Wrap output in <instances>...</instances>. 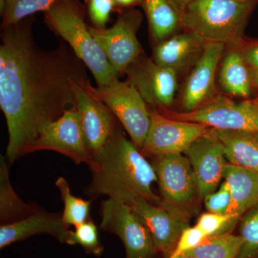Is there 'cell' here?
I'll return each instance as SVG.
<instances>
[{
    "instance_id": "6da1fadb",
    "label": "cell",
    "mask_w": 258,
    "mask_h": 258,
    "mask_svg": "<svg viewBox=\"0 0 258 258\" xmlns=\"http://www.w3.org/2000/svg\"><path fill=\"white\" fill-rule=\"evenodd\" d=\"M33 16L1 28L0 107L6 118V158L25 154L40 131L76 106L74 81H86V66L61 41L52 50L35 43Z\"/></svg>"
},
{
    "instance_id": "30bf717a",
    "label": "cell",
    "mask_w": 258,
    "mask_h": 258,
    "mask_svg": "<svg viewBox=\"0 0 258 258\" xmlns=\"http://www.w3.org/2000/svg\"><path fill=\"white\" fill-rule=\"evenodd\" d=\"M142 23L140 12L132 9L120 15L111 28L97 29L88 25L93 38L120 76L144 53L137 36Z\"/></svg>"
},
{
    "instance_id": "3957f363",
    "label": "cell",
    "mask_w": 258,
    "mask_h": 258,
    "mask_svg": "<svg viewBox=\"0 0 258 258\" xmlns=\"http://www.w3.org/2000/svg\"><path fill=\"white\" fill-rule=\"evenodd\" d=\"M84 6L80 0H60L44 13L45 24L60 37L90 70L98 87L119 79L85 23Z\"/></svg>"
},
{
    "instance_id": "7c38bea8",
    "label": "cell",
    "mask_w": 258,
    "mask_h": 258,
    "mask_svg": "<svg viewBox=\"0 0 258 258\" xmlns=\"http://www.w3.org/2000/svg\"><path fill=\"white\" fill-rule=\"evenodd\" d=\"M126 81L138 91L149 108L168 109L178 88V76L142 54L127 68Z\"/></svg>"
},
{
    "instance_id": "8d00e7d4",
    "label": "cell",
    "mask_w": 258,
    "mask_h": 258,
    "mask_svg": "<svg viewBox=\"0 0 258 258\" xmlns=\"http://www.w3.org/2000/svg\"><path fill=\"white\" fill-rule=\"evenodd\" d=\"M178 258H197L196 257H194V256L189 255V254H182V255L180 256V257Z\"/></svg>"
},
{
    "instance_id": "d6a6232c",
    "label": "cell",
    "mask_w": 258,
    "mask_h": 258,
    "mask_svg": "<svg viewBox=\"0 0 258 258\" xmlns=\"http://www.w3.org/2000/svg\"><path fill=\"white\" fill-rule=\"evenodd\" d=\"M246 64L250 69H258V44L240 50Z\"/></svg>"
},
{
    "instance_id": "484cf974",
    "label": "cell",
    "mask_w": 258,
    "mask_h": 258,
    "mask_svg": "<svg viewBox=\"0 0 258 258\" xmlns=\"http://www.w3.org/2000/svg\"><path fill=\"white\" fill-rule=\"evenodd\" d=\"M55 186L60 191L61 200L63 203L62 218L66 225L76 227L91 218V200L74 196L71 193L67 180L62 176L55 181Z\"/></svg>"
},
{
    "instance_id": "cb8c5ba5",
    "label": "cell",
    "mask_w": 258,
    "mask_h": 258,
    "mask_svg": "<svg viewBox=\"0 0 258 258\" xmlns=\"http://www.w3.org/2000/svg\"><path fill=\"white\" fill-rule=\"evenodd\" d=\"M242 243V237L232 232L210 236L183 254L197 258H237Z\"/></svg>"
},
{
    "instance_id": "277c9868",
    "label": "cell",
    "mask_w": 258,
    "mask_h": 258,
    "mask_svg": "<svg viewBox=\"0 0 258 258\" xmlns=\"http://www.w3.org/2000/svg\"><path fill=\"white\" fill-rule=\"evenodd\" d=\"M257 0H194L181 13V25L208 42L239 46Z\"/></svg>"
},
{
    "instance_id": "8992f818",
    "label": "cell",
    "mask_w": 258,
    "mask_h": 258,
    "mask_svg": "<svg viewBox=\"0 0 258 258\" xmlns=\"http://www.w3.org/2000/svg\"><path fill=\"white\" fill-rule=\"evenodd\" d=\"M157 176L161 203L190 218L202 200L189 159L183 154L152 158Z\"/></svg>"
},
{
    "instance_id": "d6986e66",
    "label": "cell",
    "mask_w": 258,
    "mask_h": 258,
    "mask_svg": "<svg viewBox=\"0 0 258 258\" xmlns=\"http://www.w3.org/2000/svg\"><path fill=\"white\" fill-rule=\"evenodd\" d=\"M223 178L231 193V205L227 214L240 220L257 201L258 173L227 162Z\"/></svg>"
},
{
    "instance_id": "d4e9b609",
    "label": "cell",
    "mask_w": 258,
    "mask_h": 258,
    "mask_svg": "<svg viewBox=\"0 0 258 258\" xmlns=\"http://www.w3.org/2000/svg\"><path fill=\"white\" fill-rule=\"evenodd\" d=\"M60 0H0L1 28L14 25L39 12L45 13Z\"/></svg>"
},
{
    "instance_id": "4dcf8cb0",
    "label": "cell",
    "mask_w": 258,
    "mask_h": 258,
    "mask_svg": "<svg viewBox=\"0 0 258 258\" xmlns=\"http://www.w3.org/2000/svg\"><path fill=\"white\" fill-rule=\"evenodd\" d=\"M203 200L205 208L209 212L220 215L227 214L231 205V193L229 184L224 181L218 189L205 197Z\"/></svg>"
},
{
    "instance_id": "603a6c76",
    "label": "cell",
    "mask_w": 258,
    "mask_h": 258,
    "mask_svg": "<svg viewBox=\"0 0 258 258\" xmlns=\"http://www.w3.org/2000/svg\"><path fill=\"white\" fill-rule=\"evenodd\" d=\"M39 207L26 203L15 192L10 183L9 162L0 157V222L2 225L23 220L31 215Z\"/></svg>"
},
{
    "instance_id": "74e56055",
    "label": "cell",
    "mask_w": 258,
    "mask_h": 258,
    "mask_svg": "<svg viewBox=\"0 0 258 258\" xmlns=\"http://www.w3.org/2000/svg\"><path fill=\"white\" fill-rule=\"evenodd\" d=\"M237 1H239V2H249V1H252V0H237Z\"/></svg>"
},
{
    "instance_id": "44dd1931",
    "label": "cell",
    "mask_w": 258,
    "mask_h": 258,
    "mask_svg": "<svg viewBox=\"0 0 258 258\" xmlns=\"http://www.w3.org/2000/svg\"><path fill=\"white\" fill-rule=\"evenodd\" d=\"M154 45L178 33L181 25V13L170 0H141Z\"/></svg>"
},
{
    "instance_id": "7402d4cb",
    "label": "cell",
    "mask_w": 258,
    "mask_h": 258,
    "mask_svg": "<svg viewBox=\"0 0 258 258\" xmlns=\"http://www.w3.org/2000/svg\"><path fill=\"white\" fill-rule=\"evenodd\" d=\"M232 48L225 54L220 72V86L227 94L247 98L252 92V80L240 50Z\"/></svg>"
},
{
    "instance_id": "83f0119b",
    "label": "cell",
    "mask_w": 258,
    "mask_h": 258,
    "mask_svg": "<svg viewBox=\"0 0 258 258\" xmlns=\"http://www.w3.org/2000/svg\"><path fill=\"white\" fill-rule=\"evenodd\" d=\"M74 227V231L70 230L66 244L70 245L79 244L86 253L101 255L103 246L100 242L98 228L93 220L90 218L87 221Z\"/></svg>"
},
{
    "instance_id": "52a82bcc",
    "label": "cell",
    "mask_w": 258,
    "mask_h": 258,
    "mask_svg": "<svg viewBox=\"0 0 258 258\" xmlns=\"http://www.w3.org/2000/svg\"><path fill=\"white\" fill-rule=\"evenodd\" d=\"M157 111L169 118L200 123L210 128L258 132V99L235 101L223 95H217L194 111Z\"/></svg>"
},
{
    "instance_id": "d590c367",
    "label": "cell",
    "mask_w": 258,
    "mask_h": 258,
    "mask_svg": "<svg viewBox=\"0 0 258 258\" xmlns=\"http://www.w3.org/2000/svg\"><path fill=\"white\" fill-rule=\"evenodd\" d=\"M249 72H250V77L252 84L258 86V69H249Z\"/></svg>"
},
{
    "instance_id": "f546056e",
    "label": "cell",
    "mask_w": 258,
    "mask_h": 258,
    "mask_svg": "<svg viewBox=\"0 0 258 258\" xmlns=\"http://www.w3.org/2000/svg\"><path fill=\"white\" fill-rule=\"evenodd\" d=\"M88 18L97 29L106 28L112 12L116 9L114 0H85Z\"/></svg>"
},
{
    "instance_id": "e0dca14e",
    "label": "cell",
    "mask_w": 258,
    "mask_h": 258,
    "mask_svg": "<svg viewBox=\"0 0 258 258\" xmlns=\"http://www.w3.org/2000/svg\"><path fill=\"white\" fill-rule=\"evenodd\" d=\"M208 42L193 32L176 33L154 45L152 60L179 76L193 69Z\"/></svg>"
},
{
    "instance_id": "5b68a950",
    "label": "cell",
    "mask_w": 258,
    "mask_h": 258,
    "mask_svg": "<svg viewBox=\"0 0 258 258\" xmlns=\"http://www.w3.org/2000/svg\"><path fill=\"white\" fill-rule=\"evenodd\" d=\"M83 86L110 108L131 140L142 150L150 128L151 116L149 106L136 88L126 80L119 79L101 87H94L88 79Z\"/></svg>"
},
{
    "instance_id": "8fae6325",
    "label": "cell",
    "mask_w": 258,
    "mask_h": 258,
    "mask_svg": "<svg viewBox=\"0 0 258 258\" xmlns=\"http://www.w3.org/2000/svg\"><path fill=\"white\" fill-rule=\"evenodd\" d=\"M151 125L142 152L145 157L183 154L210 128L194 122L174 119L149 108Z\"/></svg>"
},
{
    "instance_id": "4fadbf2b",
    "label": "cell",
    "mask_w": 258,
    "mask_h": 258,
    "mask_svg": "<svg viewBox=\"0 0 258 258\" xmlns=\"http://www.w3.org/2000/svg\"><path fill=\"white\" fill-rule=\"evenodd\" d=\"M127 205L147 227L158 252L169 257L183 231L189 227V219L166 208L161 202L156 204L138 198Z\"/></svg>"
},
{
    "instance_id": "4316f807",
    "label": "cell",
    "mask_w": 258,
    "mask_h": 258,
    "mask_svg": "<svg viewBox=\"0 0 258 258\" xmlns=\"http://www.w3.org/2000/svg\"><path fill=\"white\" fill-rule=\"evenodd\" d=\"M239 224L243 243L237 258H258V200Z\"/></svg>"
},
{
    "instance_id": "7a4b0ae2",
    "label": "cell",
    "mask_w": 258,
    "mask_h": 258,
    "mask_svg": "<svg viewBox=\"0 0 258 258\" xmlns=\"http://www.w3.org/2000/svg\"><path fill=\"white\" fill-rule=\"evenodd\" d=\"M93 179L85 193L95 200L102 195L128 204L134 199L160 203L152 185L158 179L152 164L119 126L94 159Z\"/></svg>"
},
{
    "instance_id": "ac0fdd59",
    "label": "cell",
    "mask_w": 258,
    "mask_h": 258,
    "mask_svg": "<svg viewBox=\"0 0 258 258\" xmlns=\"http://www.w3.org/2000/svg\"><path fill=\"white\" fill-rule=\"evenodd\" d=\"M69 232V226L62 220V214L47 212L39 207L23 220L0 226V248L39 234H48L66 244Z\"/></svg>"
},
{
    "instance_id": "ffe728a7",
    "label": "cell",
    "mask_w": 258,
    "mask_h": 258,
    "mask_svg": "<svg viewBox=\"0 0 258 258\" xmlns=\"http://www.w3.org/2000/svg\"><path fill=\"white\" fill-rule=\"evenodd\" d=\"M212 129L223 146L227 162L258 173V132Z\"/></svg>"
},
{
    "instance_id": "9c48e42d",
    "label": "cell",
    "mask_w": 258,
    "mask_h": 258,
    "mask_svg": "<svg viewBox=\"0 0 258 258\" xmlns=\"http://www.w3.org/2000/svg\"><path fill=\"white\" fill-rule=\"evenodd\" d=\"M102 230L118 236L126 258H155L158 253L147 227L127 204L109 198L100 206Z\"/></svg>"
},
{
    "instance_id": "836d02e7",
    "label": "cell",
    "mask_w": 258,
    "mask_h": 258,
    "mask_svg": "<svg viewBox=\"0 0 258 258\" xmlns=\"http://www.w3.org/2000/svg\"><path fill=\"white\" fill-rule=\"evenodd\" d=\"M141 0H114L116 8H129L140 4Z\"/></svg>"
},
{
    "instance_id": "5bb4252c",
    "label": "cell",
    "mask_w": 258,
    "mask_h": 258,
    "mask_svg": "<svg viewBox=\"0 0 258 258\" xmlns=\"http://www.w3.org/2000/svg\"><path fill=\"white\" fill-rule=\"evenodd\" d=\"M86 81H74L73 90L85 139L94 159L120 126V123L104 103L86 91L83 86Z\"/></svg>"
},
{
    "instance_id": "e575fe53",
    "label": "cell",
    "mask_w": 258,
    "mask_h": 258,
    "mask_svg": "<svg viewBox=\"0 0 258 258\" xmlns=\"http://www.w3.org/2000/svg\"><path fill=\"white\" fill-rule=\"evenodd\" d=\"M170 1L176 7V9L179 10V13H181L185 8L190 3H192L194 0H170Z\"/></svg>"
},
{
    "instance_id": "f1b7e54d",
    "label": "cell",
    "mask_w": 258,
    "mask_h": 258,
    "mask_svg": "<svg viewBox=\"0 0 258 258\" xmlns=\"http://www.w3.org/2000/svg\"><path fill=\"white\" fill-rule=\"evenodd\" d=\"M240 219L234 215L206 212L199 217L198 227L207 237L232 232V229L240 222Z\"/></svg>"
},
{
    "instance_id": "1f68e13d",
    "label": "cell",
    "mask_w": 258,
    "mask_h": 258,
    "mask_svg": "<svg viewBox=\"0 0 258 258\" xmlns=\"http://www.w3.org/2000/svg\"><path fill=\"white\" fill-rule=\"evenodd\" d=\"M207 236L196 226L188 227L181 233L175 249L168 258H178L185 252L195 248L201 243Z\"/></svg>"
},
{
    "instance_id": "ba28073f",
    "label": "cell",
    "mask_w": 258,
    "mask_h": 258,
    "mask_svg": "<svg viewBox=\"0 0 258 258\" xmlns=\"http://www.w3.org/2000/svg\"><path fill=\"white\" fill-rule=\"evenodd\" d=\"M44 150L59 153L76 164H86L92 169L94 159L86 144L76 107L66 110L58 119L45 125L27 148L25 154Z\"/></svg>"
},
{
    "instance_id": "2e32d148",
    "label": "cell",
    "mask_w": 258,
    "mask_h": 258,
    "mask_svg": "<svg viewBox=\"0 0 258 258\" xmlns=\"http://www.w3.org/2000/svg\"><path fill=\"white\" fill-rule=\"evenodd\" d=\"M196 179L200 198L216 191L224 177L227 159L223 146L213 129L197 139L184 152Z\"/></svg>"
},
{
    "instance_id": "9a60e30c",
    "label": "cell",
    "mask_w": 258,
    "mask_h": 258,
    "mask_svg": "<svg viewBox=\"0 0 258 258\" xmlns=\"http://www.w3.org/2000/svg\"><path fill=\"white\" fill-rule=\"evenodd\" d=\"M225 47V44L218 42L207 43L184 83L180 97L181 112L195 111L217 96L215 77Z\"/></svg>"
}]
</instances>
